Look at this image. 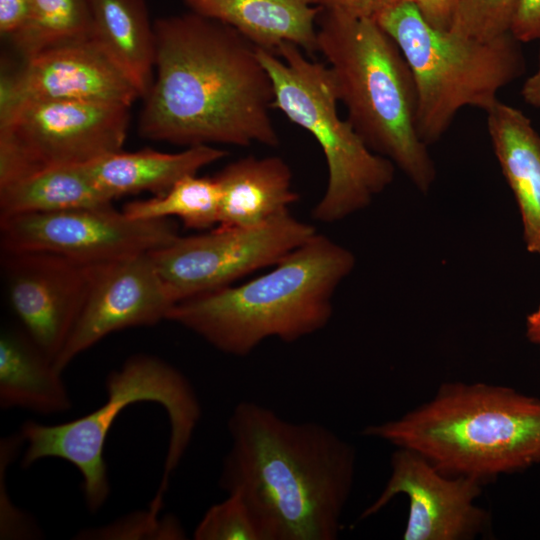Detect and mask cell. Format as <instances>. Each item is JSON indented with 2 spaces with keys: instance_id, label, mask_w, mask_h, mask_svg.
Wrapping results in <instances>:
<instances>
[{
  "instance_id": "6da1fadb",
  "label": "cell",
  "mask_w": 540,
  "mask_h": 540,
  "mask_svg": "<svg viewBox=\"0 0 540 540\" xmlns=\"http://www.w3.org/2000/svg\"><path fill=\"white\" fill-rule=\"evenodd\" d=\"M151 87L138 132L186 147H275L272 81L257 48L239 32L188 11L154 21Z\"/></svg>"
},
{
  "instance_id": "603a6c76",
  "label": "cell",
  "mask_w": 540,
  "mask_h": 540,
  "mask_svg": "<svg viewBox=\"0 0 540 540\" xmlns=\"http://www.w3.org/2000/svg\"><path fill=\"white\" fill-rule=\"evenodd\" d=\"M122 211L139 220L177 217L187 228L206 230L219 222L220 187L215 177L189 175L163 194L126 203Z\"/></svg>"
},
{
  "instance_id": "8fae6325",
  "label": "cell",
  "mask_w": 540,
  "mask_h": 540,
  "mask_svg": "<svg viewBox=\"0 0 540 540\" xmlns=\"http://www.w3.org/2000/svg\"><path fill=\"white\" fill-rule=\"evenodd\" d=\"M0 232L2 252H47L85 265L150 253L178 236L170 219H133L112 204L0 217Z\"/></svg>"
},
{
  "instance_id": "4fadbf2b",
  "label": "cell",
  "mask_w": 540,
  "mask_h": 540,
  "mask_svg": "<svg viewBox=\"0 0 540 540\" xmlns=\"http://www.w3.org/2000/svg\"><path fill=\"white\" fill-rule=\"evenodd\" d=\"M175 304L149 253L95 265L82 310L55 366L63 371L113 332L167 320Z\"/></svg>"
},
{
  "instance_id": "30bf717a",
  "label": "cell",
  "mask_w": 540,
  "mask_h": 540,
  "mask_svg": "<svg viewBox=\"0 0 540 540\" xmlns=\"http://www.w3.org/2000/svg\"><path fill=\"white\" fill-rule=\"evenodd\" d=\"M315 234L312 225L288 211L255 227L216 226L203 234L177 236L149 254L178 303L274 266Z\"/></svg>"
},
{
  "instance_id": "ba28073f",
  "label": "cell",
  "mask_w": 540,
  "mask_h": 540,
  "mask_svg": "<svg viewBox=\"0 0 540 540\" xmlns=\"http://www.w3.org/2000/svg\"><path fill=\"white\" fill-rule=\"evenodd\" d=\"M257 54L272 81L273 108L310 133L326 160L328 183L313 218L333 223L367 207L392 183L395 165L373 152L339 116L329 67L290 43L276 54L261 49Z\"/></svg>"
},
{
  "instance_id": "8992f818",
  "label": "cell",
  "mask_w": 540,
  "mask_h": 540,
  "mask_svg": "<svg viewBox=\"0 0 540 540\" xmlns=\"http://www.w3.org/2000/svg\"><path fill=\"white\" fill-rule=\"evenodd\" d=\"M105 389L106 400L91 413L53 425L28 420L19 433L26 444L22 467L29 468L45 458L68 461L82 476L84 500L91 512L99 510L110 494L103 452L108 432L124 409L137 402H154L166 411L170 435L159 494H165L169 478L185 455L202 414L188 378L156 356L129 357L108 374Z\"/></svg>"
},
{
  "instance_id": "2e32d148",
  "label": "cell",
  "mask_w": 540,
  "mask_h": 540,
  "mask_svg": "<svg viewBox=\"0 0 540 540\" xmlns=\"http://www.w3.org/2000/svg\"><path fill=\"white\" fill-rule=\"evenodd\" d=\"M189 11L230 26L257 49L276 54L290 43L318 52L316 0H182Z\"/></svg>"
},
{
  "instance_id": "e0dca14e",
  "label": "cell",
  "mask_w": 540,
  "mask_h": 540,
  "mask_svg": "<svg viewBox=\"0 0 540 540\" xmlns=\"http://www.w3.org/2000/svg\"><path fill=\"white\" fill-rule=\"evenodd\" d=\"M220 187L217 226L255 227L289 211L299 199L292 172L278 156H247L226 165L214 176Z\"/></svg>"
},
{
  "instance_id": "7a4b0ae2",
  "label": "cell",
  "mask_w": 540,
  "mask_h": 540,
  "mask_svg": "<svg viewBox=\"0 0 540 540\" xmlns=\"http://www.w3.org/2000/svg\"><path fill=\"white\" fill-rule=\"evenodd\" d=\"M219 486L248 506L261 540H335L350 498L354 447L323 424L294 422L240 401Z\"/></svg>"
},
{
  "instance_id": "5b68a950",
  "label": "cell",
  "mask_w": 540,
  "mask_h": 540,
  "mask_svg": "<svg viewBox=\"0 0 540 540\" xmlns=\"http://www.w3.org/2000/svg\"><path fill=\"white\" fill-rule=\"evenodd\" d=\"M317 44L346 119L373 152L427 192L436 169L417 134L416 86L396 42L374 19L321 11Z\"/></svg>"
},
{
  "instance_id": "9a60e30c",
  "label": "cell",
  "mask_w": 540,
  "mask_h": 540,
  "mask_svg": "<svg viewBox=\"0 0 540 540\" xmlns=\"http://www.w3.org/2000/svg\"><path fill=\"white\" fill-rule=\"evenodd\" d=\"M139 92L92 39L43 50L1 77L0 111L27 101H87L131 107Z\"/></svg>"
},
{
  "instance_id": "44dd1931",
  "label": "cell",
  "mask_w": 540,
  "mask_h": 540,
  "mask_svg": "<svg viewBox=\"0 0 540 540\" xmlns=\"http://www.w3.org/2000/svg\"><path fill=\"white\" fill-rule=\"evenodd\" d=\"M92 39L141 98L154 77L155 35L145 0H89Z\"/></svg>"
},
{
  "instance_id": "d4e9b609",
  "label": "cell",
  "mask_w": 540,
  "mask_h": 540,
  "mask_svg": "<svg viewBox=\"0 0 540 540\" xmlns=\"http://www.w3.org/2000/svg\"><path fill=\"white\" fill-rule=\"evenodd\" d=\"M82 540H179L185 532L179 520L171 514L160 515L148 507L132 512L108 524L86 528L76 534Z\"/></svg>"
},
{
  "instance_id": "ffe728a7",
  "label": "cell",
  "mask_w": 540,
  "mask_h": 540,
  "mask_svg": "<svg viewBox=\"0 0 540 540\" xmlns=\"http://www.w3.org/2000/svg\"><path fill=\"white\" fill-rule=\"evenodd\" d=\"M59 370L24 332L0 336V406L40 414L68 411L72 401Z\"/></svg>"
},
{
  "instance_id": "83f0119b",
  "label": "cell",
  "mask_w": 540,
  "mask_h": 540,
  "mask_svg": "<svg viewBox=\"0 0 540 540\" xmlns=\"http://www.w3.org/2000/svg\"><path fill=\"white\" fill-rule=\"evenodd\" d=\"M401 1L403 0H316L321 11L374 20Z\"/></svg>"
},
{
  "instance_id": "9c48e42d",
  "label": "cell",
  "mask_w": 540,
  "mask_h": 540,
  "mask_svg": "<svg viewBox=\"0 0 540 540\" xmlns=\"http://www.w3.org/2000/svg\"><path fill=\"white\" fill-rule=\"evenodd\" d=\"M129 106L27 101L0 111V187L39 170L86 164L122 150Z\"/></svg>"
},
{
  "instance_id": "4dcf8cb0",
  "label": "cell",
  "mask_w": 540,
  "mask_h": 540,
  "mask_svg": "<svg viewBox=\"0 0 540 540\" xmlns=\"http://www.w3.org/2000/svg\"><path fill=\"white\" fill-rule=\"evenodd\" d=\"M423 18L440 30L451 28L455 0H410Z\"/></svg>"
},
{
  "instance_id": "52a82bcc",
  "label": "cell",
  "mask_w": 540,
  "mask_h": 540,
  "mask_svg": "<svg viewBox=\"0 0 540 540\" xmlns=\"http://www.w3.org/2000/svg\"><path fill=\"white\" fill-rule=\"evenodd\" d=\"M396 42L417 91L416 130L427 146L449 129L466 106L488 112L498 92L526 69L522 42L511 32L479 40L431 26L410 0L376 19Z\"/></svg>"
},
{
  "instance_id": "7c38bea8",
  "label": "cell",
  "mask_w": 540,
  "mask_h": 540,
  "mask_svg": "<svg viewBox=\"0 0 540 540\" xmlns=\"http://www.w3.org/2000/svg\"><path fill=\"white\" fill-rule=\"evenodd\" d=\"M481 482L440 472L419 453L398 448L391 458V475L377 499L362 513L376 514L396 495L409 499L405 540H466L488 526L487 512L476 504Z\"/></svg>"
},
{
  "instance_id": "f1b7e54d",
  "label": "cell",
  "mask_w": 540,
  "mask_h": 540,
  "mask_svg": "<svg viewBox=\"0 0 540 540\" xmlns=\"http://www.w3.org/2000/svg\"><path fill=\"white\" fill-rule=\"evenodd\" d=\"M510 32L522 43L540 40V0H519Z\"/></svg>"
},
{
  "instance_id": "7402d4cb",
  "label": "cell",
  "mask_w": 540,
  "mask_h": 540,
  "mask_svg": "<svg viewBox=\"0 0 540 540\" xmlns=\"http://www.w3.org/2000/svg\"><path fill=\"white\" fill-rule=\"evenodd\" d=\"M113 199L86 164L45 168L0 187V217L99 207Z\"/></svg>"
},
{
  "instance_id": "3957f363",
  "label": "cell",
  "mask_w": 540,
  "mask_h": 540,
  "mask_svg": "<svg viewBox=\"0 0 540 540\" xmlns=\"http://www.w3.org/2000/svg\"><path fill=\"white\" fill-rule=\"evenodd\" d=\"M354 264L348 249L316 233L269 272L176 303L167 320L233 356L269 338L292 343L327 325L333 294Z\"/></svg>"
},
{
  "instance_id": "d6986e66",
  "label": "cell",
  "mask_w": 540,
  "mask_h": 540,
  "mask_svg": "<svg viewBox=\"0 0 540 540\" xmlns=\"http://www.w3.org/2000/svg\"><path fill=\"white\" fill-rule=\"evenodd\" d=\"M227 155L212 145L187 147L176 153L142 149L122 150L87 163L96 184L113 200L128 194L151 192L160 195L189 175Z\"/></svg>"
},
{
  "instance_id": "ac0fdd59",
  "label": "cell",
  "mask_w": 540,
  "mask_h": 540,
  "mask_svg": "<svg viewBox=\"0 0 540 540\" xmlns=\"http://www.w3.org/2000/svg\"><path fill=\"white\" fill-rule=\"evenodd\" d=\"M486 114L494 152L520 210L527 250L540 255V135L521 110L500 100Z\"/></svg>"
},
{
  "instance_id": "4316f807",
  "label": "cell",
  "mask_w": 540,
  "mask_h": 540,
  "mask_svg": "<svg viewBox=\"0 0 540 540\" xmlns=\"http://www.w3.org/2000/svg\"><path fill=\"white\" fill-rule=\"evenodd\" d=\"M195 540H261L248 506L237 494L212 505L194 529Z\"/></svg>"
},
{
  "instance_id": "cb8c5ba5",
  "label": "cell",
  "mask_w": 540,
  "mask_h": 540,
  "mask_svg": "<svg viewBox=\"0 0 540 540\" xmlns=\"http://www.w3.org/2000/svg\"><path fill=\"white\" fill-rule=\"evenodd\" d=\"M90 38L89 0H30L28 19L10 40L26 59L55 46Z\"/></svg>"
},
{
  "instance_id": "277c9868",
  "label": "cell",
  "mask_w": 540,
  "mask_h": 540,
  "mask_svg": "<svg viewBox=\"0 0 540 540\" xmlns=\"http://www.w3.org/2000/svg\"><path fill=\"white\" fill-rule=\"evenodd\" d=\"M363 434L413 450L445 475L483 483L540 464V399L508 387L449 383Z\"/></svg>"
},
{
  "instance_id": "5bb4252c",
  "label": "cell",
  "mask_w": 540,
  "mask_h": 540,
  "mask_svg": "<svg viewBox=\"0 0 540 540\" xmlns=\"http://www.w3.org/2000/svg\"><path fill=\"white\" fill-rule=\"evenodd\" d=\"M2 254L10 305L54 362L78 320L95 265L39 251Z\"/></svg>"
},
{
  "instance_id": "484cf974",
  "label": "cell",
  "mask_w": 540,
  "mask_h": 540,
  "mask_svg": "<svg viewBox=\"0 0 540 540\" xmlns=\"http://www.w3.org/2000/svg\"><path fill=\"white\" fill-rule=\"evenodd\" d=\"M519 0H455L450 30L479 40L510 32Z\"/></svg>"
},
{
  "instance_id": "d6a6232c",
  "label": "cell",
  "mask_w": 540,
  "mask_h": 540,
  "mask_svg": "<svg viewBox=\"0 0 540 540\" xmlns=\"http://www.w3.org/2000/svg\"><path fill=\"white\" fill-rule=\"evenodd\" d=\"M527 337L540 346V305L527 318Z\"/></svg>"
},
{
  "instance_id": "f546056e",
  "label": "cell",
  "mask_w": 540,
  "mask_h": 540,
  "mask_svg": "<svg viewBox=\"0 0 540 540\" xmlns=\"http://www.w3.org/2000/svg\"><path fill=\"white\" fill-rule=\"evenodd\" d=\"M30 0H0V32L6 37L15 35L26 23Z\"/></svg>"
},
{
  "instance_id": "1f68e13d",
  "label": "cell",
  "mask_w": 540,
  "mask_h": 540,
  "mask_svg": "<svg viewBox=\"0 0 540 540\" xmlns=\"http://www.w3.org/2000/svg\"><path fill=\"white\" fill-rule=\"evenodd\" d=\"M521 95L525 103L540 108V49L537 69L525 80L521 89Z\"/></svg>"
}]
</instances>
